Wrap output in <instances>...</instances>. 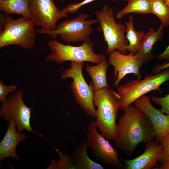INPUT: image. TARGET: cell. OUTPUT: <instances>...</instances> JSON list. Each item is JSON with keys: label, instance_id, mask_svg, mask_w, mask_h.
Returning <instances> with one entry per match:
<instances>
[{"label": "cell", "instance_id": "obj_1", "mask_svg": "<svg viewBox=\"0 0 169 169\" xmlns=\"http://www.w3.org/2000/svg\"><path fill=\"white\" fill-rule=\"evenodd\" d=\"M119 117L114 140L115 145L128 156L141 143L146 144L155 138L153 127L147 116L130 105Z\"/></svg>", "mask_w": 169, "mask_h": 169}, {"label": "cell", "instance_id": "obj_2", "mask_svg": "<svg viewBox=\"0 0 169 169\" xmlns=\"http://www.w3.org/2000/svg\"><path fill=\"white\" fill-rule=\"evenodd\" d=\"M119 98L117 92L110 88H103L94 93L93 104L97 107L95 121L98 129L110 141L114 140L116 136Z\"/></svg>", "mask_w": 169, "mask_h": 169}, {"label": "cell", "instance_id": "obj_3", "mask_svg": "<svg viewBox=\"0 0 169 169\" xmlns=\"http://www.w3.org/2000/svg\"><path fill=\"white\" fill-rule=\"evenodd\" d=\"M0 29V49L14 45L28 50L36 44V29L30 19L23 17L13 19L1 15Z\"/></svg>", "mask_w": 169, "mask_h": 169}, {"label": "cell", "instance_id": "obj_4", "mask_svg": "<svg viewBox=\"0 0 169 169\" xmlns=\"http://www.w3.org/2000/svg\"><path fill=\"white\" fill-rule=\"evenodd\" d=\"M169 80V68L158 73L146 75L142 79H131L117 87L118 100L122 111L139 98L152 90L161 93L160 86Z\"/></svg>", "mask_w": 169, "mask_h": 169}, {"label": "cell", "instance_id": "obj_5", "mask_svg": "<svg viewBox=\"0 0 169 169\" xmlns=\"http://www.w3.org/2000/svg\"><path fill=\"white\" fill-rule=\"evenodd\" d=\"M48 44L51 52L45 59L46 61L58 64L67 61L88 62L97 64L106 60L104 54L94 52V44L90 39L78 46L64 44L55 39L49 41Z\"/></svg>", "mask_w": 169, "mask_h": 169}, {"label": "cell", "instance_id": "obj_6", "mask_svg": "<svg viewBox=\"0 0 169 169\" xmlns=\"http://www.w3.org/2000/svg\"><path fill=\"white\" fill-rule=\"evenodd\" d=\"M95 14L99 24L97 30L102 33L107 44V54L115 50L126 54L129 42L125 34L126 26L116 22L113 8L105 4L101 10L95 11Z\"/></svg>", "mask_w": 169, "mask_h": 169}, {"label": "cell", "instance_id": "obj_7", "mask_svg": "<svg viewBox=\"0 0 169 169\" xmlns=\"http://www.w3.org/2000/svg\"><path fill=\"white\" fill-rule=\"evenodd\" d=\"M84 64V62H70V68L63 72L61 78L62 79L68 78L73 79L70 87L75 102L86 114L96 118L93 84L90 82L89 85L83 76L82 68Z\"/></svg>", "mask_w": 169, "mask_h": 169}, {"label": "cell", "instance_id": "obj_8", "mask_svg": "<svg viewBox=\"0 0 169 169\" xmlns=\"http://www.w3.org/2000/svg\"><path fill=\"white\" fill-rule=\"evenodd\" d=\"M87 13H81L75 18L64 21L54 30L45 31L36 29L38 34H45L55 39L59 35L61 39L67 43H78L89 39L93 28L92 25L98 23L96 18L88 19Z\"/></svg>", "mask_w": 169, "mask_h": 169}, {"label": "cell", "instance_id": "obj_9", "mask_svg": "<svg viewBox=\"0 0 169 169\" xmlns=\"http://www.w3.org/2000/svg\"><path fill=\"white\" fill-rule=\"evenodd\" d=\"M23 91L18 89L12 92L3 103L0 110V116L7 121L15 122L17 131L23 133V130L42 136L31 128L30 124L32 108L23 102Z\"/></svg>", "mask_w": 169, "mask_h": 169}, {"label": "cell", "instance_id": "obj_10", "mask_svg": "<svg viewBox=\"0 0 169 169\" xmlns=\"http://www.w3.org/2000/svg\"><path fill=\"white\" fill-rule=\"evenodd\" d=\"M97 129L95 120L92 121L88 125L86 141L93 155L102 163L113 168H125V165L120 161L116 150L98 132Z\"/></svg>", "mask_w": 169, "mask_h": 169}, {"label": "cell", "instance_id": "obj_11", "mask_svg": "<svg viewBox=\"0 0 169 169\" xmlns=\"http://www.w3.org/2000/svg\"><path fill=\"white\" fill-rule=\"evenodd\" d=\"M29 5L31 20L45 31L55 29L58 21L68 14L60 10L53 0H29Z\"/></svg>", "mask_w": 169, "mask_h": 169}, {"label": "cell", "instance_id": "obj_12", "mask_svg": "<svg viewBox=\"0 0 169 169\" xmlns=\"http://www.w3.org/2000/svg\"><path fill=\"white\" fill-rule=\"evenodd\" d=\"M109 62L114 68L113 75L116 79L115 86L117 87L120 81L127 74H133L137 79H141L140 69L145 64L136 54L130 52L128 54L115 50L109 54Z\"/></svg>", "mask_w": 169, "mask_h": 169}, {"label": "cell", "instance_id": "obj_13", "mask_svg": "<svg viewBox=\"0 0 169 169\" xmlns=\"http://www.w3.org/2000/svg\"><path fill=\"white\" fill-rule=\"evenodd\" d=\"M151 98L146 94L134 102L135 106L147 116L151 123L155 133L156 141L159 143L169 135V115H165L151 104Z\"/></svg>", "mask_w": 169, "mask_h": 169}, {"label": "cell", "instance_id": "obj_14", "mask_svg": "<svg viewBox=\"0 0 169 169\" xmlns=\"http://www.w3.org/2000/svg\"><path fill=\"white\" fill-rule=\"evenodd\" d=\"M162 151V145L152 140L145 144L144 152L140 156L132 159H121L126 169H151L158 166Z\"/></svg>", "mask_w": 169, "mask_h": 169}, {"label": "cell", "instance_id": "obj_15", "mask_svg": "<svg viewBox=\"0 0 169 169\" xmlns=\"http://www.w3.org/2000/svg\"><path fill=\"white\" fill-rule=\"evenodd\" d=\"M16 126L13 120L9 121L6 132L0 143V161L8 157L21 161V158L16 153V148L20 142L27 138V136L25 134L17 132Z\"/></svg>", "mask_w": 169, "mask_h": 169}, {"label": "cell", "instance_id": "obj_16", "mask_svg": "<svg viewBox=\"0 0 169 169\" xmlns=\"http://www.w3.org/2000/svg\"><path fill=\"white\" fill-rule=\"evenodd\" d=\"M160 25L157 30L150 28L148 31L144 33L138 52L136 53L138 57L144 63L152 59L154 56L151 54L154 44L162 38L163 34V28Z\"/></svg>", "mask_w": 169, "mask_h": 169}, {"label": "cell", "instance_id": "obj_17", "mask_svg": "<svg viewBox=\"0 0 169 169\" xmlns=\"http://www.w3.org/2000/svg\"><path fill=\"white\" fill-rule=\"evenodd\" d=\"M89 147L86 141L76 146L72 155L76 169H103L101 165L91 160L88 156L87 150Z\"/></svg>", "mask_w": 169, "mask_h": 169}, {"label": "cell", "instance_id": "obj_18", "mask_svg": "<svg viewBox=\"0 0 169 169\" xmlns=\"http://www.w3.org/2000/svg\"><path fill=\"white\" fill-rule=\"evenodd\" d=\"M110 64L106 60L95 65H88L86 71L90 76L95 92L103 88H110L107 81V71Z\"/></svg>", "mask_w": 169, "mask_h": 169}, {"label": "cell", "instance_id": "obj_19", "mask_svg": "<svg viewBox=\"0 0 169 169\" xmlns=\"http://www.w3.org/2000/svg\"><path fill=\"white\" fill-rule=\"evenodd\" d=\"M29 0H0V9L7 13L18 14L31 20Z\"/></svg>", "mask_w": 169, "mask_h": 169}, {"label": "cell", "instance_id": "obj_20", "mask_svg": "<svg viewBox=\"0 0 169 169\" xmlns=\"http://www.w3.org/2000/svg\"><path fill=\"white\" fill-rule=\"evenodd\" d=\"M134 25L133 16L131 15L129 21L125 23L126 28L125 36L129 42L126 49L130 52L136 54L138 52L144 33L143 31H136Z\"/></svg>", "mask_w": 169, "mask_h": 169}, {"label": "cell", "instance_id": "obj_21", "mask_svg": "<svg viewBox=\"0 0 169 169\" xmlns=\"http://www.w3.org/2000/svg\"><path fill=\"white\" fill-rule=\"evenodd\" d=\"M127 5L116 14L115 17L121 19L126 14L135 13L141 14L151 13V0H127Z\"/></svg>", "mask_w": 169, "mask_h": 169}, {"label": "cell", "instance_id": "obj_22", "mask_svg": "<svg viewBox=\"0 0 169 169\" xmlns=\"http://www.w3.org/2000/svg\"><path fill=\"white\" fill-rule=\"evenodd\" d=\"M151 13L158 18L162 27L169 26V7L164 0H151Z\"/></svg>", "mask_w": 169, "mask_h": 169}, {"label": "cell", "instance_id": "obj_23", "mask_svg": "<svg viewBox=\"0 0 169 169\" xmlns=\"http://www.w3.org/2000/svg\"><path fill=\"white\" fill-rule=\"evenodd\" d=\"M55 150L59 155L60 158L57 163H54V168L76 169L74 165L72 155L62 154L57 149H55Z\"/></svg>", "mask_w": 169, "mask_h": 169}, {"label": "cell", "instance_id": "obj_24", "mask_svg": "<svg viewBox=\"0 0 169 169\" xmlns=\"http://www.w3.org/2000/svg\"><path fill=\"white\" fill-rule=\"evenodd\" d=\"M151 100L161 107L160 110L162 112L169 115V94L163 97L154 96Z\"/></svg>", "mask_w": 169, "mask_h": 169}, {"label": "cell", "instance_id": "obj_25", "mask_svg": "<svg viewBox=\"0 0 169 169\" xmlns=\"http://www.w3.org/2000/svg\"><path fill=\"white\" fill-rule=\"evenodd\" d=\"M95 0H84L79 2L70 4L64 7L62 11L65 13H74L77 12L82 7Z\"/></svg>", "mask_w": 169, "mask_h": 169}, {"label": "cell", "instance_id": "obj_26", "mask_svg": "<svg viewBox=\"0 0 169 169\" xmlns=\"http://www.w3.org/2000/svg\"><path fill=\"white\" fill-rule=\"evenodd\" d=\"M17 86L14 84L7 86L4 84L2 80H0V101L4 102L6 99L7 95L10 93L16 91Z\"/></svg>", "mask_w": 169, "mask_h": 169}, {"label": "cell", "instance_id": "obj_27", "mask_svg": "<svg viewBox=\"0 0 169 169\" xmlns=\"http://www.w3.org/2000/svg\"><path fill=\"white\" fill-rule=\"evenodd\" d=\"M161 144L163 147V151L158 161L162 163L169 159V135L163 139Z\"/></svg>", "mask_w": 169, "mask_h": 169}, {"label": "cell", "instance_id": "obj_28", "mask_svg": "<svg viewBox=\"0 0 169 169\" xmlns=\"http://www.w3.org/2000/svg\"><path fill=\"white\" fill-rule=\"evenodd\" d=\"M169 68V61L165 62L162 64L157 65L152 69L153 73H158L162 71Z\"/></svg>", "mask_w": 169, "mask_h": 169}, {"label": "cell", "instance_id": "obj_29", "mask_svg": "<svg viewBox=\"0 0 169 169\" xmlns=\"http://www.w3.org/2000/svg\"><path fill=\"white\" fill-rule=\"evenodd\" d=\"M157 58L159 60L165 59L169 61V45L163 52L157 55Z\"/></svg>", "mask_w": 169, "mask_h": 169}, {"label": "cell", "instance_id": "obj_30", "mask_svg": "<svg viewBox=\"0 0 169 169\" xmlns=\"http://www.w3.org/2000/svg\"><path fill=\"white\" fill-rule=\"evenodd\" d=\"M155 169H169V159L161 163V165L159 167H156Z\"/></svg>", "mask_w": 169, "mask_h": 169}, {"label": "cell", "instance_id": "obj_31", "mask_svg": "<svg viewBox=\"0 0 169 169\" xmlns=\"http://www.w3.org/2000/svg\"><path fill=\"white\" fill-rule=\"evenodd\" d=\"M168 6L169 7V0H164Z\"/></svg>", "mask_w": 169, "mask_h": 169}, {"label": "cell", "instance_id": "obj_32", "mask_svg": "<svg viewBox=\"0 0 169 169\" xmlns=\"http://www.w3.org/2000/svg\"><path fill=\"white\" fill-rule=\"evenodd\" d=\"M113 1H115V2H116V1H119V0H123V1H126V0H112Z\"/></svg>", "mask_w": 169, "mask_h": 169}]
</instances>
